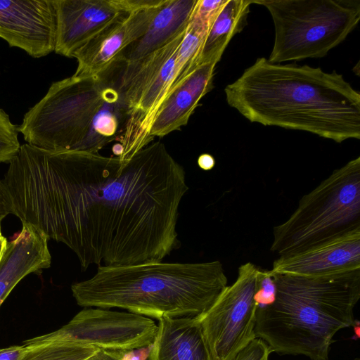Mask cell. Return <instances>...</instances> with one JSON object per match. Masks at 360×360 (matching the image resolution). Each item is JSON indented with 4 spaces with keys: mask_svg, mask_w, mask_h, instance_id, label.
<instances>
[{
    "mask_svg": "<svg viewBox=\"0 0 360 360\" xmlns=\"http://www.w3.org/2000/svg\"><path fill=\"white\" fill-rule=\"evenodd\" d=\"M215 63L200 65L166 95L149 129V139L163 137L185 126L200 99L213 89Z\"/></svg>",
    "mask_w": 360,
    "mask_h": 360,
    "instance_id": "5bb4252c",
    "label": "cell"
},
{
    "mask_svg": "<svg viewBox=\"0 0 360 360\" xmlns=\"http://www.w3.org/2000/svg\"><path fill=\"white\" fill-rule=\"evenodd\" d=\"M259 271L250 262L240 265L236 281L198 316L212 360H231L257 338L255 327L259 305L255 295Z\"/></svg>",
    "mask_w": 360,
    "mask_h": 360,
    "instance_id": "ba28073f",
    "label": "cell"
},
{
    "mask_svg": "<svg viewBox=\"0 0 360 360\" xmlns=\"http://www.w3.org/2000/svg\"><path fill=\"white\" fill-rule=\"evenodd\" d=\"M3 184L11 214L91 265L161 262L180 246L176 230L186 174L160 141L131 158L23 144Z\"/></svg>",
    "mask_w": 360,
    "mask_h": 360,
    "instance_id": "6da1fadb",
    "label": "cell"
},
{
    "mask_svg": "<svg viewBox=\"0 0 360 360\" xmlns=\"http://www.w3.org/2000/svg\"><path fill=\"white\" fill-rule=\"evenodd\" d=\"M53 0H0V37L34 58L54 51Z\"/></svg>",
    "mask_w": 360,
    "mask_h": 360,
    "instance_id": "30bf717a",
    "label": "cell"
},
{
    "mask_svg": "<svg viewBox=\"0 0 360 360\" xmlns=\"http://www.w3.org/2000/svg\"><path fill=\"white\" fill-rule=\"evenodd\" d=\"M122 352L121 351L99 349L86 360H120Z\"/></svg>",
    "mask_w": 360,
    "mask_h": 360,
    "instance_id": "484cf974",
    "label": "cell"
},
{
    "mask_svg": "<svg viewBox=\"0 0 360 360\" xmlns=\"http://www.w3.org/2000/svg\"><path fill=\"white\" fill-rule=\"evenodd\" d=\"M105 68L91 77L53 82L18 127L28 144L53 151H81L103 103Z\"/></svg>",
    "mask_w": 360,
    "mask_h": 360,
    "instance_id": "52a82bcc",
    "label": "cell"
},
{
    "mask_svg": "<svg viewBox=\"0 0 360 360\" xmlns=\"http://www.w3.org/2000/svg\"><path fill=\"white\" fill-rule=\"evenodd\" d=\"M25 350L23 344L0 349V360H19Z\"/></svg>",
    "mask_w": 360,
    "mask_h": 360,
    "instance_id": "d4e9b609",
    "label": "cell"
},
{
    "mask_svg": "<svg viewBox=\"0 0 360 360\" xmlns=\"http://www.w3.org/2000/svg\"><path fill=\"white\" fill-rule=\"evenodd\" d=\"M152 345L122 352L120 360H148Z\"/></svg>",
    "mask_w": 360,
    "mask_h": 360,
    "instance_id": "cb8c5ba5",
    "label": "cell"
},
{
    "mask_svg": "<svg viewBox=\"0 0 360 360\" xmlns=\"http://www.w3.org/2000/svg\"><path fill=\"white\" fill-rule=\"evenodd\" d=\"M224 92L228 104L251 122L337 143L360 139V94L335 70L259 58Z\"/></svg>",
    "mask_w": 360,
    "mask_h": 360,
    "instance_id": "7a4b0ae2",
    "label": "cell"
},
{
    "mask_svg": "<svg viewBox=\"0 0 360 360\" xmlns=\"http://www.w3.org/2000/svg\"><path fill=\"white\" fill-rule=\"evenodd\" d=\"M23 345L25 350L19 360H86L99 350L92 346L69 341Z\"/></svg>",
    "mask_w": 360,
    "mask_h": 360,
    "instance_id": "d6986e66",
    "label": "cell"
},
{
    "mask_svg": "<svg viewBox=\"0 0 360 360\" xmlns=\"http://www.w3.org/2000/svg\"><path fill=\"white\" fill-rule=\"evenodd\" d=\"M8 240L4 236L0 239V259L6 248Z\"/></svg>",
    "mask_w": 360,
    "mask_h": 360,
    "instance_id": "f1b7e54d",
    "label": "cell"
},
{
    "mask_svg": "<svg viewBox=\"0 0 360 360\" xmlns=\"http://www.w3.org/2000/svg\"><path fill=\"white\" fill-rule=\"evenodd\" d=\"M226 1V0H198L189 21L208 31L211 23Z\"/></svg>",
    "mask_w": 360,
    "mask_h": 360,
    "instance_id": "44dd1931",
    "label": "cell"
},
{
    "mask_svg": "<svg viewBox=\"0 0 360 360\" xmlns=\"http://www.w3.org/2000/svg\"><path fill=\"white\" fill-rule=\"evenodd\" d=\"M148 360H212L198 316L158 319Z\"/></svg>",
    "mask_w": 360,
    "mask_h": 360,
    "instance_id": "2e32d148",
    "label": "cell"
},
{
    "mask_svg": "<svg viewBox=\"0 0 360 360\" xmlns=\"http://www.w3.org/2000/svg\"><path fill=\"white\" fill-rule=\"evenodd\" d=\"M197 1L166 0L146 32L117 56L133 63L164 47L186 30Z\"/></svg>",
    "mask_w": 360,
    "mask_h": 360,
    "instance_id": "e0dca14e",
    "label": "cell"
},
{
    "mask_svg": "<svg viewBox=\"0 0 360 360\" xmlns=\"http://www.w3.org/2000/svg\"><path fill=\"white\" fill-rule=\"evenodd\" d=\"M3 237L1 234V222H0V239Z\"/></svg>",
    "mask_w": 360,
    "mask_h": 360,
    "instance_id": "f546056e",
    "label": "cell"
},
{
    "mask_svg": "<svg viewBox=\"0 0 360 360\" xmlns=\"http://www.w3.org/2000/svg\"><path fill=\"white\" fill-rule=\"evenodd\" d=\"M276 284L269 271H259L255 299L259 307L271 304L276 296Z\"/></svg>",
    "mask_w": 360,
    "mask_h": 360,
    "instance_id": "7402d4cb",
    "label": "cell"
},
{
    "mask_svg": "<svg viewBox=\"0 0 360 360\" xmlns=\"http://www.w3.org/2000/svg\"><path fill=\"white\" fill-rule=\"evenodd\" d=\"M198 165L205 171L211 170L215 165L214 158L208 153H202L198 158Z\"/></svg>",
    "mask_w": 360,
    "mask_h": 360,
    "instance_id": "83f0119b",
    "label": "cell"
},
{
    "mask_svg": "<svg viewBox=\"0 0 360 360\" xmlns=\"http://www.w3.org/2000/svg\"><path fill=\"white\" fill-rule=\"evenodd\" d=\"M354 360H360L359 358H356Z\"/></svg>",
    "mask_w": 360,
    "mask_h": 360,
    "instance_id": "4dcf8cb0",
    "label": "cell"
},
{
    "mask_svg": "<svg viewBox=\"0 0 360 360\" xmlns=\"http://www.w3.org/2000/svg\"><path fill=\"white\" fill-rule=\"evenodd\" d=\"M227 286L222 264L153 262L98 266L71 285L83 307L120 308L149 318L194 317L205 312Z\"/></svg>",
    "mask_w": 360,
    "mask_h": 360,
    "instance_id": "277c9868",
    "label": "cell"
},
{
    "mask_svg": "<svg viewBox=\"0 0 360 360\" xmlns=\"http://www.w3.org/2000/svg\"><path fill=\"white\" fill-rule=\"evenodd\" d=\"M271 351L268 345L256 338L240 349L231 360H269Z\"/></svg>",
    "mask_w": 360,
    "mask_h": 360,
    "instance_id": "603a6c76",
    "label": "cell"
},
{
    "mask_svg": "<svg viewBox=\"0 0 360 360\" xmlns=\"http://www.w3.org/2000/svg\"><path fill=\"white\" fill-rule=\"evenodd\" d=\"M252 4V0H226L208 29L195 62V68L220 60L233 37L247 25Z\"/></svg>",
    "mask_w": 360,
    "mask_h": 360,
    "instance_id": "ac0fdd59",
    "label": "cell"
},
{
    "mask_svg": "<svg viewBox=\"0 0 360 360\" xmlns=\"http://www.w3.org/2000/svg\"><path fill=\"white\" fill-rule=\"evenodd\" d=\"M158 325L149 317L103 308H86L60 328L24 341H69L98 349L128 351L151 345Z\"/></svg>",
    "mask_w": 360,
    "mask_h": 360,
    "instance_id": "9c48e42d",
    "label": "cell"
},
{
    "mask_svg": "<svg viewBox=\"0 0 360 360\" xmlns=\"http://www.w3.org/2000/svg\"><path fill=\"white\" fill-rule=\"evenodd\" d=\"M48 238L30 224L8 241L0 259V307L14 287L26 276L50 267Z\"/></svg>",
    "mask_w": 360,
    "mask_h": 360,
    "instance_id": "9a60e30c",
    "label": "cell"
},
{
    "mask_svg": "<svg viewBox=\"0 0 360 360\" xmlns=\"http://www.w3.org/2000/svg\"><path fill=\"white\" fill-rule=\"evenodd\" d=\"M265 6L274 25L268 60L279 64L321 58L342 42L360 20L359 0H252Z\"/></svg>",
    "mask_w": 360,
    "mask_h": 360,
    "instance_id": "8992f818",
    "label": "cell"
},
{
    "mask_svg": "<svg viewBox=\"0 0 360 360\" xmlns=\"http://www.w3.org/2000/svg\"><path fill=\"white\" fill-rule=\"evenodd\" d=\"M18 127L11 123L8 115L0 108V162H9L20 145Z\"/></svg>",
    "mask_w": 360,
    "mask_h": 360,
    "instance_id": "ffe728a7",
    "label": "cell"
},
{
    "mask_svg": "<svg viewBox=\"0 0 360 360\" xmlns=\"http://www.w3.org/2000/svg\"><path fill=\"white\" fill-rule=\"evenodd\" d=\"M56 13L54 51L74 53L117 15L126 11L120 0H53Z\"/></svg>",
    "mask_w": 360,
    "mask_h": 360,
    "instance_id": "7c38bea8",
    "label": "cell"
},
{
    "mask_svg": "<svg viewBox=\"0 0 360 360\" xmlns=\"http://www.w3.org/2000/svg\"><path fill=\"white\" fill-rule=\"evenodd\" d=\"M360 228V157L335 169L303 195L273 229L271 252L292 256Z\"/></svg>",
    "mask_w": 360,
    "mask_h": 360,
    "instance_id": "5b68a950",
    "label": "cell"
},
{
    "mask_svg": "<svg viewBox=\"0 0 360 360\" xmlns=\"http://www.w3.org/2000/svg\"><path fill=\"white\" fill-rule=\"evenodd\" d=\"M11 213V206L8 198L3 184L1 181H0V222L4 218Z\"/></svg>",
    "mask_w": 360,
    "mask_h": 360,
    "instance_id": "4316f807",
    "label": "cell"
},
{
    "mask_svg": "<svg viewBox=\"0 0 360 360\" xmlns=\"http://www.w3.org/2000/svg\"><path fill=\"white\" fill-rule=\"evenodd\" d=\"M360 269V228L292 256L278 257L274 274L317 276Z\"/></svg>",
    "mask_w": 360,
    "mask_h": 360,
    "instance_id": "4fadbf2b",
    "label": "cell"
},
{
    "mask_svg": "<svg viewBox=\"0 0 360 360\" xmlns=\"http://www.w3.org/2000/svg\"><path fill=\"white\" fill-rule=\"evenodd\" d=\"M276 296L258 307L255 333L271 352L328 360L333 337L355 324L360 269L317 276L274 274Z\"/></svg>",
    "mask_w": 360,
    "mask_h": 360,
    "instance_id": "3957f363",
    "label": "cell"
},
{
    "mask_svg": "<svg viewBox=\"0 0 360 360\" xmlns=\"http://www.w3.org/2000/svg\"><path fill=\"white\" fill-rule=\"evenodd\" d=\"M161 6L120 13L74 53L77 68L73 75L91 77L102 71L146 32Z\"/></svg>",
    "mask_w": 360,
    "mask_h": 360,
    "instance_id": "8fae6325",
    "label": "cell"
}]
</instances>
